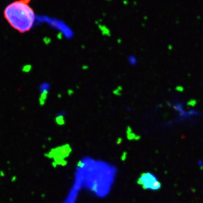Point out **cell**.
Masks as SVG:
<instances>
[{
  "mask_svg": "<svg viewBox=\"0 0 203 203\" xmlns=\"http://www.w3.org/2000/svg\"><path fill=\"white\" fill-rule=\"evenodd\" d=\"M5 18L11 26L20 33L31 30L35 21V14L28 3L16 0L8 5L4 11Z\"/></svg>",
  "mask_w": 203,
  "mask_h": 203,
  "instance_id": "6da1fadb",
  "label": "cell"
},
{
  "mask_svg": "<svg viewBox=\"0 0 203 203\" xmlns=\"http://www.w3.org/2000/svg\"><path fill=\"white\" fill-rule=\"evenodd\" d=\"M139 184L144 189L158 191L161 188V183L152 173H145L141 174L138 180Z\"/></svg>",
  "mask_w": 203,
  "mask_h": 203,
  "instance_id": "7a4b0ae2",
  "label": "cell"
},
{
  "mask_svg": "<svg viewBox=\"0 0 203 203\" xmlns=\"http://www.w3.org/2000/svg\"><path fill=\"white\" fill-rule=\"evenodd\" d=\"M48 95V90H44L42 92V94L39 98L40 103L41 105H43L45 104V101L47 98Z\"/></svg>",
  "mask_w": 203,
  "mask_h": 203,
  "instance_id": "3957f363",
  "label": "cell"
},
{
  "mask_svg": "<svg viewBox=\"0 0 203 203\" xmlns=\"http://www.w3.org/2000/svg\"><path fill=\"white\" fill-rule=\"evenodd\" d=\"M56 122L59 125L64 123V115L60 113V115L58 116L56 118Z\"/></svg>",
  "mask_w": 203,
  "mask_h": 203,
  "instance_id": "277c9868",
  "label": "cell"
},
{
  "mask_svg": "<svg viewBox=\"0 0 203 203\" xmlns=\"http://www.w3.org/2000/svg\"><path fill=\"white\" fill-rule=\"evenodd\" d=\"M24 0L25 1H26V2H27V3H29V2L30 1V0Z\"/></svg>",
  "mask_w": 203,
  "mask_h": 203,
  "instance_id": "5b68a950",
  "label": "cell"
}]
</instances>
